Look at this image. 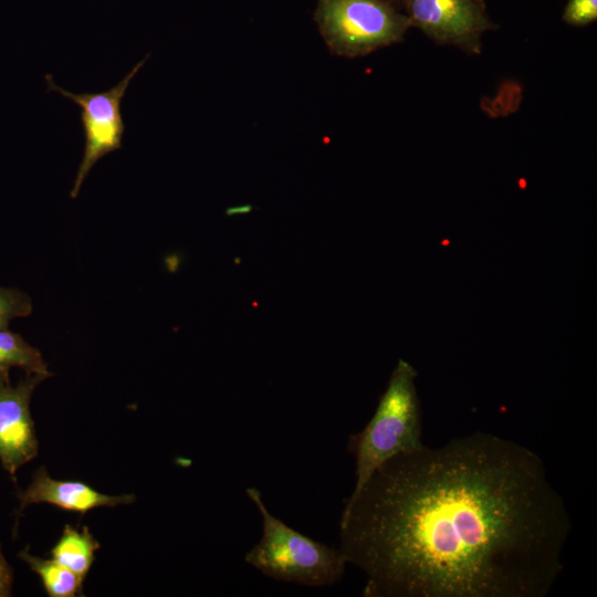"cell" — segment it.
<instances>
[{
    "instance_id": "obj_1",
    "label": "cell",
    "mask_w": 597,
    "mask_h": 597,
    "mask_svg": "<svg viewBox=\"0 0 597 597\" xmlns=\"http://www.w3.org/2000/svg\"><path fill=\"white\" fill-rule=\"evenodd\" d=\"M570 527L540 455L478 431L378 468L345 501L338 548L365 597H544Z\"/></svg>"
},
{
    "instance_id": "obj_2",
    "label": "cell",
    "mask_w": 597,
    "mask_h": 597,
    "mask_svg": "<svg viewBox=\"0 0 597 597\" xmlns=\"http://www.w3.org/2000/svg\"><path fill=\"white\" fill-rule=\"evenodd\" d=\"M416 377L413 366L399 359L373 417L359 432L349 436L347 449L356 464L349 496L357 494L387 461L425 446Z\"/></svg>"
},
{
    "instance_id": "obj_3",
    "label": "cell",
    "mask_w": 597,
    "mask_h": 597,
    "mask_svg": "<svg viewBox=\"0 0 597 597\" xmlns=\"http://www.w3.org/2000/svg\"><path fill=\"white\" fill-rule=\"evenodd\" d=\"M262 520L260 541L244 561L263 575L285 583L324 587L337 583L348 564L339 548L317 542L285 524L265 506L256 488L245 490Z\"/></svg>"
},
{
    "instance_id": "obj_4",
    "label": "cell",
    "mask_w": 597,
    "mask_h": 597,
    "mask_svg": "<svg viewBox=\"0 0 597 597\" xmlns=\"http://www.w3.org/2000/svg\"><path fill=\"white\" fill-rule=\"evenodd\" d=\"M314 20L329 51L348 59L401 42L411 28L389 0H317Z\"/></svg>"
},
{
    "instance_id": "obj_5",
    "label": "cell",
    "mask_w": 597,
    "mask_h": 597,
    "mask_svg": "<svg viewBox=\"0 0 597 597\" xmlns=\"http://www.w3.org/2000/svg\"><path fill=\"white\" fill-rule=\"evenodd\" d=\"M147 59H143L115 86L105 92L72 93L57 86L52 75H45L48 90L70 98L81 108L85 145L71 198L78 196L81 187L95 164L107 154L122 148L125 124L121 104L132 80L137 75Z\"/></svg>"
},
{
    "instance_id": "obj_6",
    "label": "cell",
    "mask_w": 597,
    "mask_h": 597,
    "mask_svg": "<svg viewBox=\"0 0 597 597\" xmlns=\"http://www.w3.org/2000/svg\"><path fill=\"white\" fill-rule=\"evenodd\" d=\"M410 25L441 45L480 54L482 35L495 29L483 0H401Z\"/></svg>"
},
{
    "instance_id": "obj_7",
    "label": "cell",
    "mask_w": 597,
    "mask_h": 597,
    "mask_svg": "<svg viewBox=\"0 0 597 597\" xmlns=\"http://www.w3.org/2000/svg\"><path fill=\"white\" fill-rule=\"evenodd\" d=\"M49 378L42 374H25L15 386L9 375H0V462L12 476L39 452L30 401L34 389Z\"/></svg>"
},
{
    "instance_id": "obj_8",
    "label": "cell",
    "mask_w": 597,
    "mask_h": 597,
    "mask_svg": "<svg viewBox=\"0 0 597 597\" xmlns=\"http://www.w3.org/2000/svg\"><path fill=\"white\" fill-rule=\"evenodd\" d=\"M19 514L31 504L46 503L81 515L97 507H115L135 502L134 494L109 495L81 481L54 480L44 467L33 474L29 486L18 493Z\"/></svg>"
},
{
    "instance_id": "obj_9",
    "label": "cell",
    "mask_w": 597,
    "mask_h": 597,
    "mask_svg": "<svg viewBox=\"0 0 597 597\" xmlns=\"http://www.w3.org/2000/svg\"><path fill=\"white\" fill-rule=\"evenodd\" d=\"M97 549H100V543L87 526L78 530L66 524L50 554L54 561L85 580Z\"/></svg>"
},
{
    "instance_id": "obj_10",
    "label": "cell",
    "mask_w": 597,
    "mask_h": 597,
    "mask_svg": "<svg viewBox=\"0 0 597 597\" xmlns=\"http://www.w3.org/2000/svg\"><path fill=\"white\" fill-rule=\"evenodd\" d=\"M18 556L40 577L50 597H75L83 595L84 580L53 558L44 559L34 556L28 548L21 551Z\"/></svg>"
},
{
    "instance_id": "obj_11",
    "label": "cell",
    "mask_w": 597,
    "mask_h": 597,
    "mask_svg": "<svg viewBox=\"0 0 597 597\" xmlns=\"http://www.w3.org/2000/svg\"><path fill=\"white\" fill-rule=\"evenodd\" d=\"M12 367L22 368L25 374L52 376L38 348L19 334L0 329V375H9Z\"/></svg>"
},
{
    "instance_id": "obj_12",
    "label": "cell",
    "mask_w": 597,
    "mask_h": 597,
    "mask_svg": "<svg viewBox=\"0 0 597 597\" xmlns=\"http://www.w3.org/2000/svg\"><path fill=\"white\" fill-rule=\"evenodd\" d=\"M31 313L32 301L25 292L0 286V329H8L13 318L27 317Z\"/></svg>"
},
{
    "instance_id": "obj_13",
    "label": "cell",
    "mask_w": 597,
    "mask_h": 597,
    "mask_svg": "<svg viewBox=\"0 0 597 597\" xmlns=\"http://www.w3.org/2000/svg\"><path fill=\"white\" fill-rule=\"evenodd\" d=\"M563 20L570 25L583 27L597 20V0H568Z\"/></svg>"
},
{
    "instance_id": "obj_14",
    "label": "cell",
    "mask_w": 597,
    "mask_h": 597,
    "mask_svg": "<svg viewBox=\"0 0 597 597\" xmlns=\"http://www.w3.org/2000/svg\"><path fill=\"white\" fill-rule=\"evenodd\" d=\"M13 584V574L0 547V597L11 595Z\"/></svg>"
}]
</instances>
